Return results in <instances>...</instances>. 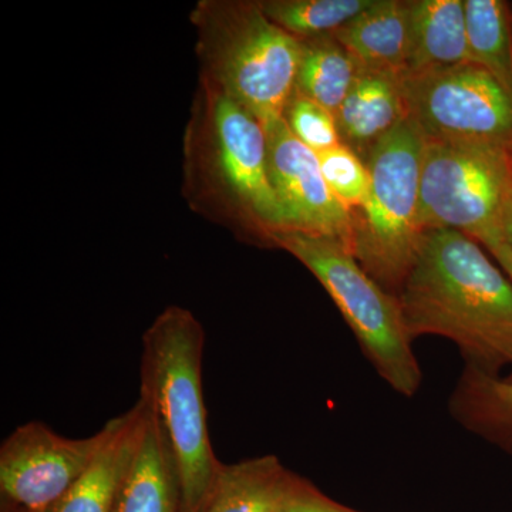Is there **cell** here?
Returning a JSON list of instances; mask_svg holds the SVG:
<instances>
[{
    "mask_svg": "<svg viewBox=\"0 0 512 512\" xmlns=\"http://www.w3.org/2000/svg\"><path fill=\"white\" fill-rule=\"evenodd\" d=\"M333 36L360 72L393 74L402 79L409 47V0H373Z\"/></svg>",
    "mask_w": 512,
    "mask_h": 512,
    "instance_id": "obj_14",
    "label": "cell"
},
{
    "mask_svg": "<svg viewBox=\"0 0 512 512\" xmlns=\"http://www.w3.org/2000/svg\"><path fill=\"white\" fill-rule=\"evenodd\" d=\"M0 512H35L26 510V508L20 507V505L13 504L12 501L2 498L0 500Z\"/></svg>",
    "mask_w": 512,
    "mask_h": 512,
    "instance_id": "obj_26",
    "label": "cell"
},
{
    "mask_svg": "<svg viewBox=\"0 0 512 512\" xmlns=\"http://www.w3.org/2000/svg\"><path fill=\"white\" fill-rule=\"evenodd\" d=\"M404 117L400 77L360 70L335 114L340 141L363 161Z\"/></svg>",
    "mask_w": 512,
    "mask_h": 512,
    "instance_id": "obj_15",
    "label": "cell"
},
{
    "mask_svg": "<svg viewBox=\"0 0 512 512\" xmlns=\"http://www.w3.org/2000/svg\"><path fill=\"white\" fill-rule=\"evenodd\" d=\"M284 119L293 136L316 154L342 144L335 116L301 94L292 93L285 107Z\"/></svg>",
    "mask_w": 512,
    "mask_h": 512,
    "instance_id": "obj_22",
    "label": "cell"
},
{
    "mask_svg": "<svg viewBox=\"0 0 512 512\" xmlns=\"http://www.w3.org/2000/svg\"><path fill=\"white\" fill-rule=\"evenodd\" d=\"M198 53L217 92L264 123L284 116L295 89L301 40L268 19L261 2L198 3Z\"/></svg>",
    "mask_w": 512,
    "mask_h": 512,
    "instance_id": "obj_3",
    "label": "cell"
},
{
    "mask_svg": "<svg viewBox=\"0 0 512 512\" xmlns=\"http://www.w3.org/2000/svg\"><path fill=\"white\" fill-rule=\"evenodd\" d=\"M426 140L404 117L366 157L369 191L352 211V252L387 291H400L412 269L424 229L420 183Z\"/></svg>",
    "mask_w": 512,
    "mask_h": 512,
    "instance_id": "obj_5",
    "label": "cell"
},
{
    "mask_svg": "<svg viewBox=\"0 0 512 512\" xmlns=\"http://www.w3.org/2000/svg\"><path fill=\"white\" fill-rule=\"evenodd\" d=\"M268 144V173L284 211L285 231L339 239L352 251V211L326 184L318 154L289 130L284 116L262 123Z\"/></svg>",
    "mask_w": 512,
    "mask_h": 512,
    "instance_id": "obj_9",
    "label": "cell"
},
{
    "mask_svg": "<svg viewBox=\"0 0 512 512\" xmlns=\"http://www.w3.org/2000/svg\"><path fill=\"white\" fill-rule=\"evenodd\" d=\"M301 480L271 454L224 464L198 512H279Z\"/></svg>",
    "mask_w": 512,
    "mask_h": 512,
    "instance_id": "obj_16",
    "label": "cell"
},
{
    "mask_svg": "<svg viewBox=\"0 0 512 512\" xmlns=\"http://www.w3.org/2000/svg\"><path fill=\"white\" fill-rule=\"evenodd\" d=\"M279 512H360L339 504L302 478Z\"/></svg>",
    "mask_w": 512,
    "mask_h": 512,
    "instance_id": "obj_23",
    "label": "cell"
},
{
    "mask_svg": "<svg viewBox=\"0 0 512 512\" xmlns=\"http://www.w3.org/2000/svg\"><path fill=\"white\" fill-rule=\"evenodd\" d=\"M451 416L468 431L512 454V379L466 366L451 393Z\"/></svg>",
    "mask_w": 512,
    "mask_h": 512,
    "instance_id": "obj_17",
    "label": "cell"
},
{
    "mask_svg": "<svg viewBox=\"0 0 512 512\" xmlns=\"http://www.w3.org/2000/svg\"><path fill=\"white\" fill-rule=\"evenodd\" d=\"M511 153H512V150H511Z\"/></svg>",
    "mask_w": 512,
    "mask_h": 512,
    "instance_id": "obj_27",
    "label": "cell"
},
{
    "mask_svg": "<svg viewBox=\"0 0 512 512\" xmlns=\"http://www.w3.org/2000/svg\"><path fill=\"white\" fill-rule=\"evenodd\" d=\"M373 0H268L261 2L269 20L296 39L332 35L369 8Z\"/></svg>",
    "mask_w": 512,
    "mask_h": 512,
    "instance_id": "obj_20",
    "label": "cell"
},
{
    "mask_svg": "<svg viewBox=\"0 0 512 512\" xmlns=\"http://www.w3.org/2000/svg\"><path fill=\"white\" fill-rule=\"evenodd\" d=\"M215 153L222 181L266 235L285 231L286 221L268 173L264 126L234 100L215 92L212 106Z\"/></svg>",
    "mask_w": 512,
    "mask_h": 512,
    "instance_id": "obj_10",
    "label": "cell"
},
{
    "mask_svg": "<svg viewBox=\"0 0 512 512\" xmlns=\"http://www.w3.org/2000/svg\"><path fill=\"white\" fill-rule=\"evenodd\" d=\"M511 200V150L426 141L420 183L424 231L454 229L488 249L505 241Z\"/></svg>",
    "mask_w": 512,
    "mask_h": 512,
    "instance_id": "obj_6",
    "label": "cell"
},
{
    "mask_svg": "<svg viewBox=\"0 0 512 512\" xmlns=\"http://www.w3.org/2000/svg\"><path fill=\"white\" fill-rule=\"evenodd\" d=\"M147 410L140 443L121 481L113 512H185L173 448L163 424L148 406Z\"/></svg>",
    "mask_w": 512,
    "mask_h": 512,
    "instance_id": "obj_12",
    "label": "cell"
},
{
    "mask_svg": "<svg viewBox=\"0 0 512 512\" xmlns=\"http://www.w3.org/2000/svg\"><path fill=\"white\" fill-rule=\"evenodd\" d=\"M322 284L377 373L403 396L419 390L421 369L396 293L375 281L339 239L301 231L268 234Z\"/></svg>",
    "mask_w": 512,
    "mask_h": 512,
    "instance_id": "obj_4",
    "label": "cell"
},
{
    "mask_svg": "<svg viewBox=\"0 0 512 512\" xmlns=\"http://www.w3.org/2000/svg\"><path fill=\"white\" fill-rule=\"evenodd\" d=\"M488 251L493 254L505 274H507L508 278L512 281V248L510 245L505 241L498 242V244H494L493 247L488 248Z\"/></svg>",
    "mask_w": 512,
    "mask_h": 512,
    "instance_id": "obj_24",
    "label": "cell"
},
{
    "mask_svg": "<svg viewBox=\"0 0 512 512\" xmlns=\"http://www.w3.org/2000/svg\"><path fill=\"white\" fill-rule=\"evenodd\" d=\"M205 330L194 313L168 306L141 339L140 400L163 424L183 484L185 512H198L222 466L208 433L202 392Z\"/></svg>",
    "mask_w": 512,
    "mask_h": 512,
    "instance_id": "obj_2",
    "label": "cell"
},
{
    "mask_svg": "<svg viewBox=\"0 0 512 512\" xmlns=\"http://www.w3.org/2000/svg\"><path fill=\"white\" fill-rule=\"evenodd\" d=\"M397 298L410 339L451 340L466 366L490 375L512 369V281L473 238L424 231Z\"/></svg>",
    "mask_w": 512,
    "mask_h": 512,
    "instance_id": "obj_1",
    "label": "cell"
},
{
    "mask_svg": "<svg viewBox=\"0 0 512 512\" xmlns=\"http://www.w3.org/2000/svg\"><path fill=\"white\" fill-rule=\"evenodd\" d=\"M147 406L140 399L106 423L107 437L99 454L76 484L46 512H113L117 493L146 423Z\"/></svg>",
    "mask_w": 512,
    "mask_h": 512,
    "instance_id": "obj_11",
    "label": "cell"
},
{
    "mask_svg": "<svg viewBox=\"0 0 512 512\" xmlns=\"http://www.w3.org/2000/svg\"><path fill=\"white\" fill-rule=\"evenodd\" d=\"M318 157L326 184L336 198L350 211L362 207L369 191V171L365 161L343 144L319 153Z\"/></svg>",
    "mask_w": 512,
    "mask_h": 512,
    "instance_id": "obj_21",
    "label": "cell"
},
{
    "mask_svg": "<svg viewBox=\"0 0 512 512\" xmlns=\"http://www.w3.org/2000/svg\"><path fill=\"white\" fill-rule=\"evenodd\" d=\"M473 63L464 0H409V47L402 77Z\"/></svg>",
    "mask_w": 512,
    "mask_h": 512,
    "instance_id": "obj_13",
    "label": "cell"
},
{
    "mask_svg": "<svg viewBox=\"0 0 512 512\" xmlns=\"http://www.w3.org/2000/svg\"><path fill=\"white\" fill-rule=\"evenodd\" d=\"M400 86L424 140L512 150V97L478 64L402 77Z\"/></svg>",
    "mask_w": 512,
    "mask_h": 512,
    "instance_id": "obj_7",
    "label": "cell"
},
{
    "mask_svg": "<svg viewBox=\"0 0 512 512\" xmlns=\"http://www.w3.org/2000/svg\"><path fill=\"white\" fill-rule=\"evenodd\" d=\"M468 53L512 97V18L503 0H464Z\"/></svg>",
    "mask_w": 512,
    "mask_h": 512,
    "instance_id": "obj_19",
    "label": "cell"
},
{
    "mask_svg": "<svg viewBox=\"0 0 512 512\" xmlns=\"http://www.w3.org/2000/svg\"><path fill=\"white\" fill-rule=\"evenodd\" d=\"M106 437V424L86 439L60 436L42 421L16 427L0 446L2 498L46 512L86 473Z\"/></svg>",
    "mask_w": 512,
    "mask_h": 512,
    "instance_id": "obj_8",
    "label": "cell"
},
{
    "mask_svg": "<svg viewBox=\"0 0 512 512\" xmlns=\"http://www.w3.org/2000/svg\"><path fill=\"white\" fill-rule=\"evenodd\" d=\"M504 237L505 242L512 248V200L508 205L507 212H505Z\"/></svg>",
    "mask_w": 512,
    "mask_h": 512,
    "instance_id": "obj_25",
    "label": "cell"
},
{
    "mask_svg": "<svg viewBox=\"0 0 512 512\" xmlns=\"http://www.w3.org/2000/svg\"><path fill=\"white\" fill-rule=\"evenodd\" d=\"M301 43L293 92L315 101L335 116L352 89L359 69L333 33L301 40Z\"/></svg>",
    "mask_w": 512,
    "mask_h": 512,
    "instance_id": "obj_18",
    "label": "cell"
}]
</instances>
